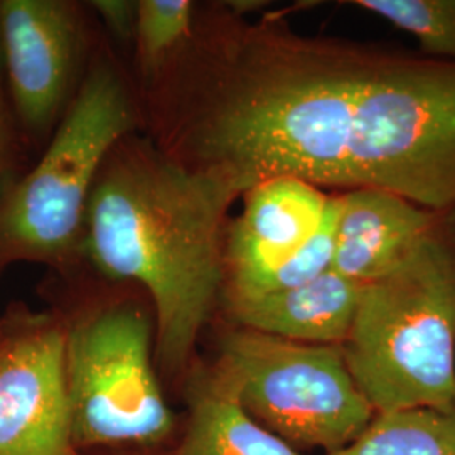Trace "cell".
Wrapping results in <instances>:
<instances>
[{"mask_svg":"<svg viewBox=\"0 0 455 455\" xmlns=\"http://www.w3.org/2000/svg\"><path fill=\"white\" fill-rule=\"evenodd\" d=\"M180 56L161 148L242 193L295 178L455 210V61L223 7Z\"/></svg>","mask_w":455,"mask_h":455,"instance_id":"obj_1","label":"cell"},{"mask_svg":"<svg viewBox=\"0 0 455 455\" xmlns=\"http://www.w3.org/2000/svg\"><path fill=\"white\" fill-rule=\"evenodd\" d=\"M124 142L95 184L82 248L105 275L146 289L156 310V355L169 373H180L225 291L228 212L242 193L159 146Z\"/></svg>","mask_w":455,"mask_h":455,"instance_id":"obj_2","label":"cell"},{"mask_svg":"<svg viewBox=\"0 0 455 455\" xmlns=\"http://www.w3.org/2000/svg\"><path fill=\"white\" fill-rule=\"evenodd\" d=\"M342 351L376 413L455 410V210L400 265L363 285Z\"/></svg>","mask_w":455,"mask_h":455,"instance_id":"obj_3","label":"cell"},{"mask_svg":"<svg viewBox=\"0 0 455 455\" xmlns=\"http://www.w3.org/2000/svg\"><path fill=\"white\" fill-rule=\"evenodd\" d=\"M135 115L120 75L97 66L39 164L0 201V263H54L82 248L95 184Z\"/></svg>","mask_w":455,"mask_h":455,"instance_id":"obj_4","label":"cell"},{"mask_svg":"<svg viewBox=\"0 0 455 455\" xmlns=\"http://www.w3.org/2000/svg\"><path fill=\"white\" fill-rule=\"evenodd\" d=\"M210 370L255 422L302 454L346 449L376 417L342 346L236 327L223 336Z\"/></svg>","mask_w":455,"mask_h":455,"instance_id":"obj_5","label":"cell"},{"mask_svg":"<svg viewBox=\"0 0 455 455\" xmlns=\"http://www.w3.org/2000/svg\"><path fill=\"white\" fill-rule=\"evenodd\" d=\"M66 383L76 447L152 445L172 430L152 366V325L133 306H110L66 332Z\"/></svg>","mask_w":455,"mask_h":455,"instance_id":"obj_6","label":"cell"},{"mask_svg":"<svg viewBox=\"0 0 455 455\" xmlns=\"http://www.w3.org/2000/svg\"><path fill=\"white\" fill-rule=\"evenodd\" d=\"M66 332L39 324L0 344V455H75Z\"/></svg>","mask_w":455,"mask_h":455,"instance_id":"obj_7","label":"cell"},{"mask_svg":"<svg viewBox=\"0 0 455 455\" xmlns=\"http://www.w3.org/2000/svg\"><path fill=\"white\" fill-rule=\"evenodd\" d=\"M82 48L76 9L61 0L0 2V49L17 114L44 131L65 107Z\"/></svg>","mask_w":455,"mask_h":455,"instance_id":"obj_8","label":"cell"},{"mask_svg":"<svg viewBox=\"0 0 455 455\" xmlns=\"http://www.w3.org/2000/svg\"><path fill=\"white\" fill-rule=\"evenodd\" d=\"M243 196V212L228 227L225 297L268 292L317 235L332 197L295 178L261 180Z\"/></svg>","mask_w":455,"mask_h":455,"instance_id":"obj_9","label":"cell"},{"mask_svg":"<svg viewBox=\"0 0 455 455\" xmlns=\"http://www.w3.org/2000/svg\"><path fill=\"white\" fill-rule=\"evenodd\" d=\"M338 197L332 270L361 285L405 260L445 212L383 189H355Z\"/></svg>","mask_w":455,"mask_h":455,"instance_id":"obj_10","label":"cell"},{"mask_svg":"<svg viewBox=\"0 0 455 455\" xmlns=\"http://www.w3.org/2000/svg\"><path fill=\"white\" fill-rule=\"evenodd\" d=\"M361 291L358 282L329 270L295 289L225 300L238 327L289 341L342 346L355 323Z\"/></svg>","mask_w":455,"mask_h":455,"instance_id":"obj_11","label":"cell"},{"mask_svg":"<svg viewBox=\"0 0 455 455\" xmlns=\"http://www.w3.org/2000/svg\"><path fill=\"white\" fill-rule=\"evenodd\" d=\"M188 403V425L176 455H306L255 422L210 366L193 371Z\"/></svg>","mask_w":455,"mask_h":455,"instance_id":"obj_12","label":"cell"},{"mask_svg":"<svg viewBox=\"0 0 455 455\" xmlns=\"http://www.w3.org/2000/svg\"><path fill=\"white\" fill-rule=\"evenodd\" d=\"M329 455H455V410L376 413L356 442Z\"/></svg>","mask_w":455,"mask_h":455,"instance_id":"obj_13","label":"cell"},{"mask_svg":"<svg viewBox=\"0 0 455 455\" xmlns=\"http://www.w3.org/2000/svg\"><path fill=\"white\" fill-rule=\"evenodd\" d=\"M195 4L189 0L137 2L135 43L142 76L157 82L191 43L196 29Z\"/></svg>","mask_w":455,"mask_h":455,"instance_id":"obj_14","label":"cell"},{"mask_svg":"<svg viewBox=\"0 0 455 455\" xmlns=\"http://www.w3.org/2000/svg\"><path fill=\"white\" fill-rule=\"evenodd\" d=\"M353 4L411 34L425 56L455 61V0H355Z\"/></svg>","mask_w":455,"mask_h":455,"instance_id":"obj_15","label":"cell"},{"mask_svg":"<svg viewBox=\"0 0 455 455\" xmlns=\"http://www.w3.org/2000/svg\"><path fill=\"white\" fill-rule=\"evenodd\" d=\"M93 9L116 37L129 39L135 34L137 4L127 0H95Z\"/></svg>","mask_w":455,"mask_h":455,"instance_id":"obj_16","label":"cell"},{"mask_svg":"<svg viewBox=\"0 0 455 455\" xmlns=\"http://www.w3.org/2000/svg\"><path fill=\"white\" fill-rule=\"evenodd\" d=\"M2 49H0V172L5 164L7 148H9V129H7V114H5V103L2 95Z\"/></svg>","mask_w":455,"mask_h":455,"instance_id":"obj_17","label":"cell"}]
</instances>
